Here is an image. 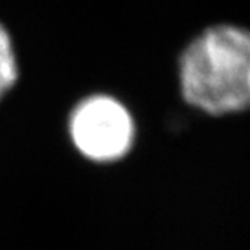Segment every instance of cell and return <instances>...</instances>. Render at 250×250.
<instances>
[{"instance_id": "6da1fadb", "label": "cell", "mask_w": 250, "mask_h": 250, "mask_svg": "<svg viewBox=\"0 0 250 250\" xmlns=\"http://www.w3.org/2000/svg\"><path fill=\"white\" fill-rule=\"evenodd\" d=\"M181 92L208 115L250 108V30L217 24L202 31L179 61Z\"/></svg>"}, {"instance_id": "7a4b0ae2", "label": "cell", "mask_w": 250, "mask_h": 250, "mask_svg": "<svg viewBox=\"0 0 250 250\" xmlns=\"http://www.w3.org/2000/svg\"><path fill=\"white\" fill-rule=\"evenodd\" d=\"M70 136L89 160L115 162L132 146L134 122L120 101L109 96H90L73 109Z\"/></svg>"}, {"instance_id": "3957f363", "label": "cell", "mask_w": 250, "mask_h": 250, "mask_svg": "<svg viewBox=\"0 0 250 250\" xmlns=\"http://www.w3.org/2000/svg\"><path fill=\"white\" fill-rule=\"evenodd\" d=\"M18 59L7 28L0 23V99L14 87L18 80Z\"/></svg>"}]
</instances>
